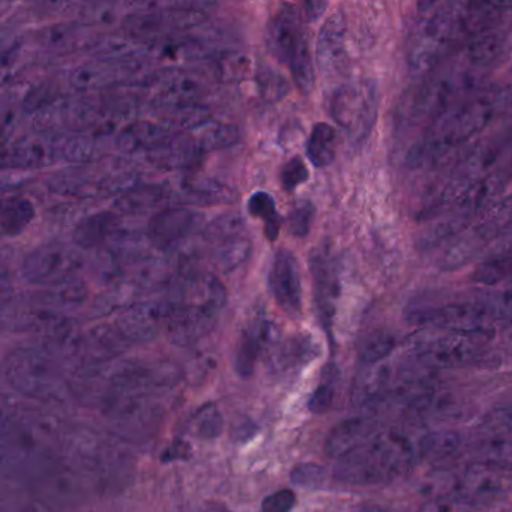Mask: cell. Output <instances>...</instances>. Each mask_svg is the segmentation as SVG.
<instances>
[{"label": "cell", "instance_id": "1", "mask_svg": "<svg viewBox=\"0 0 512 512\" xmlns=\"http://www.w3.org/2000/svg\"><path fill=\"white\" fill-rule=\"evenodd\" d=\"M505 4L494 2H442L425 5L409 49L412 71L422 74L433 70L451 55L452 49L470 43L490 32Z\"/></svg>", "mask_w": 512, "mask_h": 512}, {"label": "cell", "instance_id": "2", "mask_svg": "<svg viewBox=\"0 0 512 512\" xmlns=\"http://www.w3.org/2000/svg\"><path fill=\"white\" fill-rule=\"evenodd\" d=\"M226 302V289L212 275H193L182 281L169 301L166 326L172 343L190 346L205 337Z\"/></svg>", "mask_w": 512, "mask_h": 512}, {"label": "cell", "instance_id": "3", "mask_svg": "<svg viewBox=\"0 0 512 512\" xmlns=\"http://www.w3.org/2000/svg\"><path fill=\"white\" fill-rule=\"evenodd\" d=\"M500 100L502 97L493 92H482L446 110L428 125L418 145L410 151L409 160L425 164L469 142L490 124Z\"/></svg>", "mask_w": 512, "mask_h": 512}, {"label": "cell", "instance_id": "4", "mask_svg": "<svg viewBox=\"0 0 512 512\" xmlns=\"http://www.w3.org/2000/svg\"><path fill=\"white\" fill-rule=\"evenodd\" d=\"M335 476L346 484L382 485L409 472L415 448L395 431H379L364 445L338 458Z\"/></svg>", "mask_w": 512, "mask_h": 512}, {"label": "cell", "instance_id": "5", "mask_svg": "<svg viewBox=\"0 0 512 512\" xmlns=\"http://www.w3.org/2000/svg\"><path fill=\"white\" fill-rule=\"evenodd\" d=\"M272 55L289 68L299 91L308 94L314 88V64L302 26L301 13L293 5H283L272 17L266 32Z\"/></svg>", "mask_w": 512, "mask_h": 512}, {"label": "cell", "instance_id": "6", "mask_svg": "<svg viewBox=\"0 0 512 512\" xmlns=\"http://www.w3.org/2000/svg\"><path fill=\"white\" fill-rule=\"evenodd\" d=\"M491 340V331L464 332L433 329L413 335L410 350L427 367H460L473 361Z\"/></svg>", "mask_w": 512, "mask_h": 512}, {"label": "cell", "instance_id": "7", "mask_svg": "<svg viewBox=\"0 0 512 512\" xmlns=\"http://www.w3.org/2000/svg\"><path fill=\"white\" fill-rule=\"evenodd\" d=\"M5 377L16 391L35 400H64V380L52 359L34 349L14 350L5 359Z\"/></svg>", "mask_w": 512, "mask_h": 512}, {"label": "cell", "instance_id": "8", "mask_svg": "<svg viewBox=\"0 0 512 512\" xmlns=\"http://www.w3.org/2000/svg\"><path fill=\"white\" fill-rule=\"evenodd\" d=\"M512 227V196L485 209L466 230L451 239L443 251L440 266L457 269L478 256L490 242L502 238Z\"/></svg>", "mask_w": 512, "mask_h": 512}, {"label": "cell", "instance_id": "9", "mask_svg": "<svg viewBox=\"0 0 512 512\" xmlns=\"http://www.w3.org/2000/svg\"><path fill=\"white\" fill-rule=\"evenodd\" d=\"M50 430L19 413H4L2 461L4 469L23 472L49 460Z\"/></svg>", "mask_w": 512, "mask_h": 512}, {"label": "cell", "instance_id": "10", "mask_svg": "<svg viewBox=\"0 0 512 512\" xmlns=\"http://www.w3.org/2000/svg\"><path fill=\"white\" fill-rule=\"evenodd\" d=\"M377 109L379 97L376 85L367 80L340 86L331 100L332 118L353 142L367 139L376 122Z\"/></svg>", "mask_w": 512, "mask_h": 512}, {"label": "cell", "instance_id": "11", "mask_svg": "<svg viewBox=\"0 0 512 512\" xmlns=\"http://www.w3.org/2000/svg\"><path fill=\"white\" fill-rule=\"evenodd\" d=\"M133 170L121 163L79 167L53 176L50 187L58 194L73 197H97L104 194L125 193L133 185Z\"/></svg>", "mask_w": 512, "mask_h": 512}, {"label": "cell", "instance_id": "12", "mask_svg": "<svg viewBox=\"0 0 512 512\" xmlns=\"http://www.w3.org/2000/svg\"><path fill=\"white\" fill-rule=\"evenodd\" d=\"M505 305L494 301H460L413 314V319L431 329L446 331H491L494 320L505 313Z\"/></svg>", "mask_w": 512, "mask_h": 512}, {"label": "cell", "instance_id": "13", "mask_svg": "<svg viewBox=\"0 0 512 512\" xmlns=\"http://www.w3.org/2000/svg\"><path fill=\"white\" fill-rule=\"evenodd\" d=\"M82 263V256L68 245H43L26 256L22 274L35 286H58L70 280Z\"/></svg>", "mask_w": 512, "mask_h": 512}, {"label": "cell", "instance_id": "14", "mask_svg": "<svg viewBox=\"0 0 512 512\" xmlns=\"http://www.w3.org/2000/svg\"><path fill=\"white\" fill-rule=\"evenodd\" d=\"M269 290L281 310L296 317L302 311V281L298 260L292 251L280 248L269 269Z\"/></svg>", "mask_w": 512, "mask_h": 512}, {"label": "cell", "instance_id": "15", "mask_svg": "<svg viewBox=\"0 0 512 512\" xmlns=\"http://www.w3.org/2000/svg\"><path fill=\"white\" fill-rule=\"evenodd\" d=\"M61 140L49 134L32 133L5 146L2 166L4 169H40L61 160Z\"/></svg>", "mask_w": 512, "mask_h": 512}, {"label": "cell", "instance_id": "16", "mask_svg": "<svg viewBox=\"0 0 512 512\" xmlns=\"http://www.w3.org/2000/svg\"><path fill=\"white\" fill-rule=\"evenodd\" d=\"M317 67L326 77H338L346 71V20L341 13L332 14L320 29L316 49Z\"/></svg>", "mask_w": 512, "mask_h": 512}, {"label": "cell", "instance_id": "17", "mask_svg": "<svg viewBox=\"0 0 512 512\" xmlns=\"http://www.w3.org/2000/svg\"><path fill=\"white\" fill-rule=\"evenodd\" d=\"M202 223V215L187 208H167L148 224V238L158 250H167L187 238Z\"/></svg>", "mask_w": 512, "mask_h": 512}, {"label": "cell", "instance_id": "18", "mask_svg": "<svg viewBox=\"0 0 512 512\" xmlns=\"http://www.w3.org/2000/svg\"><path fill=\"white\" fill-rule=\"evenodd\" d=\"M205 92V82L190 71L169 70L154 83L155 103L166 110L199 104Z\"/></svg>", "mask_w": 512, "mask_h": 512}, {"label": "cell", "instance_id": "19", "mask_svg": "<svg viewBox=\"0 0 512 512\" xmlns=\"http://www.w3.org/2000/svg\"><path fill=\"white\" fill-rule=\"evenodd\" d=\"M169 301L146 302L134 305L122 314L118 322V331L125 340L148 341L157 335L161 323L167 322Z\"/></svg>", "mask_w": 512, "mask_h": 512}, {"label": "cell", "instance_id": "20", "mask_svg": "<svg viewBox=\"0 0 512 512\" xmlns=\"http://www.w3.org/2000/svg\"><path fill=\"white\" fill-rule=\"evenodd\" d=\"M175 137L172 130L164 124L151 121H136L128 124L118 134L116 145L122 154H137V152H152L164 148Z\"/></svg>", "mask_w": 512, "mask_h": 512}, {"label": "cell", "instance_id": "21", "mask_svg": "<svg viewBox=\"0 0 512 512\" xmlns=\"http://www.w3.org/2000/svg\"><path fill=\"white\" fill-rule=\"evenodd\" d=\"M379 431L382 430L377 422L367 416L341 422L329 434L326 440V451L338 460L373 439Z\"/></svg>", "mask_w": 512, "mask_h": 512}, {"label": "cell", "instance_id": "22", "mask_svg": "<svg viewBox=\"0 0 512 512\" xmlns=\"http://www.w3.org/2000/svg\"><path fill=\"white\" fill-rule=\"evenodd\" d=\"M311 274H313L317 307L323 320L329 322L334 313V302L338 295L337 266L325 251H314L311 254Z\"/></svg>", "mask_w": 512, "mask_h": 512}, {"label": "cell", "instance_id": "23", "mask_svg": "<svg viewBox=\"0 0 512 512\" xmlns=\"http://www.w3.org/2000/svg\"><path fill=\"white\" fill-rule=\"evenodd\" d=\"M272 326L268 322H257L244 331L236 349L235 368L241 377H250L254 371L259 353L265 343L271 340Z\"/></svg>", "mask_w": 512, "mask_h": 512}, {"label": "cell", "instance_id": "24", "mask_svg": "<svg viewBox=\"0 0 512 512\" xmlns=\"http://www.w3.org/2000/svg\"><path fill=\"white\" fill-rule=\"evenodd\" d=\"M202 154L193 134L181 133L175 134L164 148L152 152L151 155L155 164L167 169H184L199 160Z\"/></svg>", "mask_w": 512, "mask_h": 512}, {"label": "cell", "instance_id": "25", "mask_svg": "<svg viewBox=\"0 0 512 512\" xmlns=\"http://www.w3.org/2000/svg\"><path fill=\"white\" fill-rule=\"evenodd\" d=\"M119 220L115 214L100 212L80 221L73 233L74 244L80 248H95L104 244L118 229Z\"/></svg>", "mask_w": 512, "mask_h": 512}, {"label": "cell", "instance_id": "26", "mask_svg": "<svg viewBox=\"0 0 512 512\" xmlns=\"http://www.w3.org/2000/svg\"><path fill=\"white\" fill-rule=\"evenodd\" d=\"M166 193L163 185H137L119 196L115 208L125 215L146 214L164 202Z\"/></svg>", "mask_w": 512, "mask_h": 512}, {"label": "cell", "instance_id": "27", "mask_svg": "<svg viewBox=\"0 0 512 512\" xmlns=\"http://www.w3.org/2000/svg\"><path fill=\"white\" fill-rule=\"evenodd\" d=\"M337 155V133L325 122L316 124L307 142V157L317 169H325L334 163Z\"/></svg>", "mask_w": 512, "mask_h": 512}, {"label": "cell", "instance_id": "28", "mask_svg": "<svg viewBox=\"0 0 512 512\" xmlns=\"http://www.w3.org/2000/svg\"><path fill=\"white\" fill-rule=\"evenodd\" d=\"M251 251H253V245L247 236H233V238L215 242L212 259L220 271L232 272L247 262Z\"/></svg>", "mask_w": 512, "mask_h": 512}, {"label": "cell", "instance_id": "29", "mask_svg": "<svg viewBox=\"0 0 512 512\" xmlns=\"http://www.w3.org/2000/svg\"><path fill=\"white\" fill-rule=\"evenodd\" d=\"M476 464L490 467V469L512 470V439L508 437H494L472 449Z\"/></svg>", "mask_w": 512, "mask_h": 512}, {"label": "cell", "instance_id": "30", "mask_svg": "<svg viewBox=\"0 0 512 512\" xmlns=\"http://www.w3.org/2000/svg\"><path fill=\"white\" fill-rule=\"evenodd\" d=\"M200 133L194 136L203 154L221 149L232 148L239 142V130L232 124L209 121L199 128Z\"/></svg>", "mask_w": 512, "mask_h": 512}, {"label": "cell", "instance_id": "31", "mask_svg": "<svg viewBox=\"0 0 512 512\" xmlns=\"http://www.w3.org/2000/svg\"><path fill=\"white\" fill-rule=\"evenodd\" d=\"M35 218V208L31 200L25 197H11L2 205L0 223L7 236H17L32 223Z\"/></svg>", "mask_w": 512, "mask_h": 512}, {"label": "cell", "instance_id": "32", "mask_svg": "<svg viewBox=\"0 0 512 512\" xmlns=\"http://www.w3.org/2000/svg\"><path fill=\"white\" fill-rule=\"evenodd\" d=\"M182 191L188 202L200 205H215L233 200L230 188L212 179H187L182 184Z\"/></svg>", "mask_w": 512, "mask_h": 512}, {"label": "cell", "instance_id": "33", "mask_svg": "<svg viewBox=\"0 0 512 512\" xmlns=\"http://www.w3.org/2000/svg\"><path fill=\"white\" fill-rule=\"evenodd\" d=\"M91 35L82 28L76 26H52V28L44 29L38 34V43L50 50H59V52H67L74 50L80 46H86L88 38Z\"/></svg>", "mask_w": 512, "mask_h": 512}, {"label": "cell", "instance_id": "34", "mask_svg": "<svg viewBox=\"0 0 512 512\" xmlns=\"http://www.w3.org/2000/svg\"><path fill=\"white\" fill-rule=\"evenodd\" d=\"M247 209L250 215L262 221L266 238L274 242L281 229V218L274 197L266 191H257L248 199Z\"/></svg>", "mask_w": 512, "mask_h": 512}, {"label": "cell", "instance_id": "35", "mask_svg": "<svg viewBox=\"0 0 512 512\" xmlns=\"http://www.w3.org/2000/svg\"><path fill=\"white\" fill-rule=\"evenodd\" d=\"M209 110L200 104H191V106L175 107L167 110L166 127L170 130H181L182 133H193L199 130L203 125L209 122Z\"/></svg>", "mask_w": 512, "mask_h": 512}, {"label": "cell", "instance_id": "36", "mask_svg": "<svg viewBox=\"0 0 512 512\" xmlns=\"http://www.w3.org/2000/svg\"><path fill=\"white\" fill-rule=\"evenodd\" d=\"M224 421L217 404L200 407L191 418V431L200 439H215L223 433Z\"/></svg>", "mask_w": 512, "mask_h": 512}, {"label": "cell", "instance_id": "37", "mask_svg": "<svg viewBox=\"0 0 512 512\" xmlns=\"http://www.w3.org/2000/svg\"><path fill=\"white\" fill-rule=\"evenodd\" d=\"M59 151H61V160L68 163H88L94 158L97 145L94 137L76 134V136L62 139L59 143Z\"/></svg>", "mask_w": 512, "mask_h": 512}, {"label": "cell", "instance_id": "38", "mask_svg": "<svg viewBox=\"0 0 512 512\" xmlns=\"http://www.w3.org/2000/svg\"><path fill=\"white\" fill-rule=\"evenodd\" d=\"M256 83L263 100L271 101V103L283 100L289 92L287 80L268 65L260 67L256 71Z\"/></svg>", "mask_w": 512, "mask_h": 512}, {"label": "cell", "instance_id": "39", "mask_svg": "<svg viewBox=\"0 0 512 512\" xmlns=\"http://www.w3.org/2000/svg\"><path fill=\"white\" fill-rule=\"evenodd\" d=\"M395 340L388 332H376L362 343L359 358L364 364L373 365L385 359L394 349Z\"/></svg>", "mask_w": 512, "mask_h": 512}, {"label": "cell", "instance_id": "40", "mask_svg": "<svg viewBox=\"0 0 512 512\" xmlns=\"http://www.w3.org/2000/svg\"><path fill=\"white\" fill-rule=\"evenodd\" d=\"M479 431L485 434L487 439L506 437L512 433V406L497 407L488 412L479 424Z\"/></svg>", "mask_w": 512, "mask_h": 512}, {"label": "cell", "instance_id": "41", "mask_svg": "<svg viewBox=\"0 0 512 512\" xmlns=\"http://www.w3.org/2000/svg\"><path fill=\"white\" fill-rule=\"evenodd\" d=\"M458 437L454 433H436L425 436L421 442V454L433 460H442L457 451Z\"/></svg>", "mask_w": 512, "mask_h": 512}, {"label": "cell", "instance_id": "42", "mask_svg": "<svg viewBox=\"0 0 512 512\" xmlns=\"http://www.w3.org/2000/svg\"><path fill=\"white\" fill-rule=\"evenodd\" d=\"M314 206L308 200H301L293 206L289 214V229L293 236L304 238L310 232L311 223H313Z\"/></svg>", "mask_w": 512, "mask_h": 512}, {"label": "cell", "instance_id": "43", "mask_svg": "<svg viewBox=\"0 0 512 512\" xmlns=\"http://www.w3.org/2000/svg\"><path fill=\"white\" fill-rule=\"evenodd\" d=\"M308 176H310V173H308L304 160L301 157H295L287 161L281 169V185H283L284 190L292 193L299 185L308 181Z\"/></svg>", "mask_w": 512, "mask_h": 512}, {"label": "cell", "instance_id": "44", "mask_svg": "<svg viewBox=\"0 0 512 512\" xmlns=\"http://www.w3.org/2000/svg\"><path fill=\"white\" fill-rule=\"evenodd\" d=\"M218 76L223 80H242L250 73V62L239 55H229L218 61Z\"/></svg>", "mask_w": 512, "mask_h": 512}, {"label": "cell", "instance_id": "45", "mask_svg": "<svg viewBox=\"0 0 512 512\" xmlns=\"http://www.w3.org/2000/svg\"><path fill=\"white\" fill-rule=\"evenodd\" d=\"M82 19L91 25H110L116 22L119 16V5L116 4H89L80 13Z\"/></svg>", "mask_w": 512, "mask_h": 512}, {"label": "cell", "instance_id": "46", "mask_svg": "<svg viewBox=\"0 0 512 512\" xmlns=\"http://www.w3.org/2000/svg\"><path fill=\"white\" fill-rule=\"evenodd\" d=\"M419 512H470L469 503L460 497L436 496L430 502L424 503Z\"/></svg>", "mask_w": 512, "mask_h": 512}, {"label": "cell", "instance_id": "47", "mask_svg": "<svg viewBox=\"0 0 512 512\" xmlns=\"http://www.w3.org/2000/svg\"><path fill=\"white\" fill-rule=\"evenodd\" d=\"M296 496L289 488L275 491L271 496L266 497L260 506L259 512H290L295 506Z\"/></svg>", "mask_w": 512, "mask_h": 512}, {"label": "cell", "instance_id": "48", "mask_svg": "<svg viewBox=\"0 0 512 512\" xmlns=\"http://www.w3.org/2000/svg\"><path fill=\"white\" fill-rule=\"evenodd\" d=\"M323 472L319 466L314 464H301L292 472L293 484L301 485V487H314L320 484Z\"/></svg>", "mask_w": 512, "mask_h": 512}, {"label": "cell", "instance_id": "49", "mask_svg": "<svg viewBox=\"0 0 512 512\" xmlns=\"http://www.w3.org/2000/svg\"><path fill=\"white\" fill-rule=\"evenodd\" d=\"M332 398H334V391H332L329 385H320L319 388L314 391L313 397L310 398L311 412L323 413L331 407Z\"/></svg>", "mask_w": 512, "mask_h": 512}, {"label": "cell", "instance_id": "50", "mask_svg": "<svg viewBox=\"0 0 512 512\" xmlns=\"http://www.w3.org/2000/svg\"><path fill=\"white\" fill-rule=\"evenodd\" d=\"M191 448L185 440H176L173 442L169 448L164 451L163 457L161 460L164 463H170V461L176 460H185V458L190 457Z\"/></svg>", "mask_w": 512, "mask_h": 512}, {"label": "cell", "instance_id": "51", "mask_svg": "<svg viewBox=\"0 0 512 512\" xmlns=\"http://www.w3.org/2000/svg\"><path fill=\"white\" fill-rule=\"evenodd\" d=\"M305 11L307 14L308 20H316L317 17L322 16L323 11H325L326 4H320V2H307L304 4Z\"/></svg>", "mask_w": 512, "mask_h": 512}, {"label": "cell", "instance_id": "52", "mask_svg": "<svg viewBox=\"0 0 512 512\" xmlns=\"http://www.w3.org/2000/svg\"><path fill=\"white\" fill-rule=\"evenodd\" d=\"M496 253H512V227L499 239Z\"/></svg>", "mask_w": 512, "mask_h": 512}, {"label": "cell", "instance_id": "53", "mask_svg": "<svg viewBox=\"0 0 512 512\" xmlns=\"http://www.w3.org/2000/svg\"><path fill=\"white\" fill-rule=\"evenodd\" d=\"M203 512H232L230 509H227L226 506L220 505V503H212V505H208Z\"/></svg>", "mask_w": 512, "mask_h": 512}, {"label": "cell", "instance_id": "54", "mask_svg": "<svg viewBox=\"0 0 512 512\" xmlns=\"http://www.w3.org/2000/svg\"><path fill=\"white\" fill-rule=\"evenodd\" d=\"M502 100H505L506 103H509L512 106V85H509L508 89H506V91L503 92Z\"/></svg>", "mask_w": 512, "mask_h": 512}]
</instances>
